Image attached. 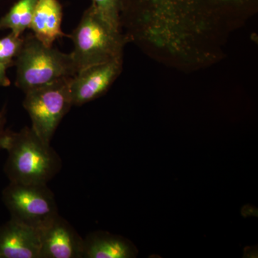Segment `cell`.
Masks as SVG:
<instances>
[{
    "label": "cell",
    "mask_w": 258,
    "mask_h": 258,
    "mask_svg": "<svg viewBox=\"0 0 258 258\" xmlns=\"http://www.w3.org/2000/svg\"><path fill=\"white\" fill-rule=\"evenodd\" d=\"M258 0H124L121 28L153 60L193 72L218 63Z\"/></svg>",
    "instance_id": "1"
},
{
    "label": "cell",
    "mask_w": 258,
    "mask_h": 258,
    "mask_svg": "<svg viewBox=\"0 0 258 258\" xmlns=\"http://www.w3.org/2000/svg\"><path fill=\"white\" fill-rule=\"evenodd\" d=\"M5 171L10 182L47 184L60 171L62 162L50 144L42 141L31 127L8 131Z\"/></svg>",
    "instance_id": "2"
},
{
    "label": "cell",
    "mask_w": 258,
    "mask_h": 258,
    "mask_svg": "<svg viewBox=\"0 0 258 258\" xmlns=\"http://www.w3.org/2000/svg\"><path fill=\"white\" fill-rule=\"evenodd\" d=\"M70 37L74 43L71 54L77 72L88 66L123 57L128 42L123 32L107 23L92 6L84 12Z\"/></svg>",
    "instance_id": "3"
},
{
    "label": "cell",
    "mask_w": 258,
    "mask_h": 258,
    "mask_svg": "<svg viewBox=\"0 0 258 258\" xmlns=\"http://www.w3.org/2000/svg\"><path fill=\"white\" fill-rule=\"evenodd\" d=\"M17 87L26 92L59 80L71 78L77 73L71 53L47 46L34 35L24 39L15 61Z\"/></svg>",
    "instance_id": "4"
},
{
    "label": "cell",
    "mask_w": 258,
    "mask_h": 258,
    "mask_svg": "<svg viewBox=\"0 0 258 258\" xmlns=\"http://www.w3.org/2000/svg\"><path fill=\"white\" fill-rule=\"evenodd\" d=\"M70 79L59 80L25 92L23 107L31 119V128L47 144H50L61 120L74 106Z\"/></svg>",
    "instance_id": "5"
},
{
    "label": "cell",
    "mask_w": 258,
    "mask_h": 258,
    "mask_svg": "<svg viewBox=\"0 0 258 258\" xmlns=\"http://www.w3.org/2000/svg\"><path fill=\"white\" fill-rule=\"evenodd\" d=\"M3 200L11 218L40 232L59 215L55 196L47 184L10 181L3 190Z\"/></svg>",
    "instance_id": "6"
},
{
    "label": "cell",
    "mask_w": 258,
    "mask_h": 258,
    "mask_svg": "<svg viewBox=\"0 0 258 258\" xmlns=\"http://www.w3.org/2000/svg\"><path fill=\"white\" fill-rule=\"evenodd\" d=\"M123 57L80 70L70 79L73 106H81L106 94L123 71Z\"/></svg>",
    "instance_id": "7"
},
{
    "label": "cell",
    "mask_w": 258,
    "mask_h": 258,
    "mask_svg": "<svg viewBox=\"0 0 258 258\" xmlns=\"http://www.w3.org/2000/svg\"><path fill=\"white\" fill-rule=\"evenodd\" d=\"M83 238L60 215L41 231L40 258H83Z\"/></svg>",
    "instance_id": "8"
},
{
    "label": "cell",
    "mask_w": 258,
    "mask_h": 258,
    "mask_svg": "<svg viewBox=\"0 0 258 258\" xmlns=\"http://www.w3.org/2000/svg\"><path fill=\"white\" fill-rule=\"evenodd\" d=\"M41 232L10 218L0 227V258H40Z\"/></svg>",
    "instance_id": "9"
},
{
    "label": "cell",
    "mask_w": 258,
    "mask_h": 258,
    "mask_svg": "<svg viewBox=\"0 0 258 258\" xmlns=\"http://www.w3.org/2000/svg\"><path fill=\"white\" fill-rule=\"evenodd\" d=\"M62 10L58 0H38L30 29L37 40L52 46L57 39L66 36L62 30Z\"/></svg>",
    "instance_id": "10"
},
{
    "label": "cell",
    "mask_w": 258,
    "mask_h": 258,
    "mask_svg": "<svg viewBox=\"0 0 258 258\" xmlns=\"http://www.w3.org/2000/svg\"><path fill=\"white\" fill-rule=\"evenodd\" d=\"M137 253L130 241L107 232H92L83 239V258H132Z\"/></svg>",
    "instance_id": "11"
},
{
    "label": "cell",
    "mask_w": 258,
    "mask_h": 258,
    "mask_svg": "<svg viewBox=\"0 0 258 258\" xmlns=\"http://www.w3.org/2000/svg\"><path fill=\"white\" fill-rule=\"evenodd\" d=\"M38 0H19L0 19V30L9 29L15 35L22 36L30 29L32 16Z\"/></svg>",
    "instance_id": "12"
},
{
    "label": "cell",
    "mask_w": 258,
    "mask_h": 258,
    "mask_svg": "<svg viewBox=\"0 0 258 258\" xmlns=\"http://www.w3.org/2000/svg\"><path fill=\"white\" fill-rule=\"evenodd\" d=\"M123 5L124 0H92L91 6L107 23L113 28L122 30L121 14Z\"/></svg>",
    "instance_id": "13"
},
{
    "label": "cell",
    "mask_w": 258,
    "mask_h": 258,
    "mask_svg": "<svg viewBox=\"0 0 258 258\" xmlns=\"http://www.w3.org/2000/svg\"><path fill=\"white\" fill-rule=\"evenodd\" d=\"M24 39L13 32L0 39V63L8 68L15 64L14 59L18 57L23 47Z\"/></svg>",
    "instance_id": "14"
},
{
    "label": "cell",
    "mask_w": 258,
    "mask_h": 258,
    "mask_svg": "<svg viewBox=\"0 0 258 258\" xmlns=\"http://www.w3.org/2000/svg\"><path fill=\"white\" fill-rule=\"evenodd\" d=\"M5 112H0V150L5 149L7 138H8V131L5 130Z\"/></svg>",
    "instance_id": "15"
},
{
    "label": "cell",
    "mask_w": 258,
    "mask_h": 258,
    "mask_svg": "<svg viewBox=\"0 0 258 258\" xmlns=\"http://www.w3.org/2000/svg\"><path fill=\"white\" fill-rule=\"evenodd\" d=\"M8 66L0 63V87H7L10 85V81L7 75Z\"/></svg>",
    "instance_id": "16"
}]
</instances>
